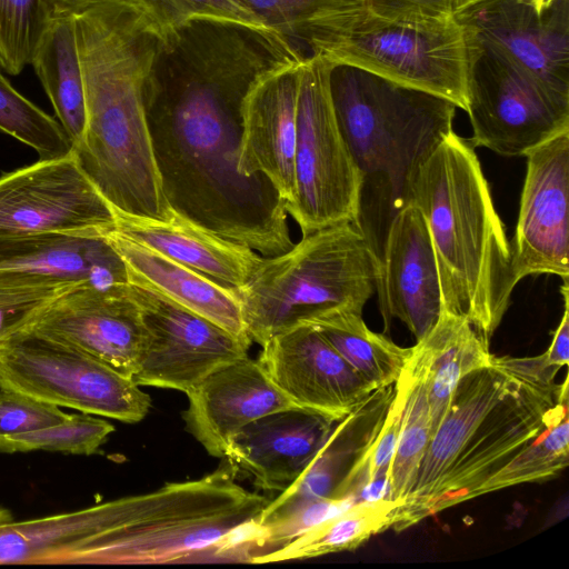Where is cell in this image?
I'll return each mask as SVG.
<instances>
[{
    "label": "cell",
    "mask_w": 569,
    "mask_h": 569,
    "mask_svg": "<svg viewBox=\"0 0 569 569\" xmlns=\"http://www.w3.org/2000/svg\"><path fill=\"white\" fill-rule=\"evenodd\" d=\"M569 462V406L549 426L479 489L482 496L505 488L557 477Z\"/></svg>",
    "instance_id": "obj_30"
},
{
    "label": "cell",
    "mask_w": 569,
    "mask_h": 569,
    "mask_svg": "<svg viewBox=\"0 0 569 569\" xmlns=\"http://www.w3.org/2000/svg\"><path fill=\"white\" fill-rule=\"evenodd\" d=\"M114 224L112 206L72 151L0 176V237L103 233Z\"/></svg>",
    "instance_id": "obj_12"
},
{
    "label": "cell",
    "mask_w": 569,
    "mask_h": 569,
    "mask_svg": "<svg viewBox=\"0 0 569 569\" xmlns=\"http://www.w3.org/2000/svg\"><path fill=\"white\" fill-rule=\"evenodd\" d=\"M186 429L206 451L224 458L233 436L270 412L297 407L248 356L219 367L187 393Z\"/></svg>",
    "instance_id": "obj_19"
},
{
    "label": "cell",
    "mask_w": 569,
    "mask_h": 569,
    "mask_svg": "<svg viewBox=\"0 0 569 569\" xmlns=\"http://www.w3.org/2000/svg\"><path fill=\"white\" fill-rule=\"evenodd\" d=\"M401 413L402 393L395 385V393L378 435L340 485L335 499H350L356 503L387 498Z\"/></svg>",
    "instance_id": "obj_33"
},
{
    "label": "cell",
    "mask_w": 569,
    "mask_h": 569,
    "mask_svg": "<svg viewBox=\"0 0 569 569\" xmlns=\"http://www.w3.org/2000/svg\"><path fill=\"white\" fill-rule=\"evenodd\" d=\"M30 64L73 148L83 137L87 120L74 17L48 19Z\"/></svg>",
    "instance_id": "obj_26"
},
{
    "label": "cell",
    "mask_w": 569,
    "mask_h": 569,
    "mask_svg": "<svg viewBox=\"0 0 569 569\" xmlns=\"http://www.w3.org/2000/svg\"><path fill=\"white\" fill-rule=\"evenodd\" d=\"M332 63L320 56L300 66L297 100L295 194L287 213L302 236L356 224L362 178L341 133L330 91Z\"/></svg>",
    "instance_id": "obj_8"
},
{
    "label": "cell",
    "mask_w": 569,
    "mask_h": 569,
    "mask_svg": "<svg viewBox=\"0 0 569 569\" xmlns=\"http://www.w3.org/2000/svg\"><path fill=\"white\" fill-rule=\"evenodd\" d=\"M128 1L141 12L143 19L159 38L194 19L223 20L260 30H272L266 27L253 13L233 0Z\"/></svg>",
    "instance_id": "obj_36"
},
{
    "label": "cell",
    "mask_w": 569,
    "mask_h": 569,
    "mask_svg": "<svg viewBox=\"0 0 569 569\" xmlns=\"http://www.w3.org/2000/svg\"><path fill=\"white\" fill-rule=\"evenodd\" d=\"M521 3L530 7L537 14H543L556 0H518Z\"/></svg>",
    "instance_id": "obj_43"
},
{
    "label": "cell",
    "mask_w": 569,
    "mask_h": 569,
    "mask_svg": "<svg viewBox=\"0 0 569 569\" xmlns=\"http://www.w3.org/2000/svg\"><path fill=\"white\" fill-rule=\"evenodd\" d=\"M560 293L565 302V310L549 348L542 353L547 365L560 369L569 361V283L562 279Z\"/></svg>",
    "instance_id": "obj_41"
},
{
    "label": "cell",
    "mask_w": 569,
    "mask_h": 569,
    "mask_svg": "<svg viewBox=\"0 0 569 569\" xmlns=\"http://www.w3.org/2000/svg\"><path fill=\"white\" fill-rule=\"evenodd\" d=\"M492 356L489 340L470 322L445 311L432 330L412 347L410 358L421 369L427 385L432 435L460 379L487 365Z\"/></svg>",
    "instance_id": "obj_25"
},
{
    "label": "cell",
    "mask_w": 569,
    "mask_h": 569,
    "mask_svg": "<svg viewBox=\"0 0 569 569\" xmlns=\"http://www.w3.org/2000/svg\"><path fill=\"white\" fill-rule=\"evenodd\" d=\"M479 0H459L455 12Z\"/></svg>",
    "instance_id": "obj_44"
},
{
    "label": "cell",
    "mask_w": 569,
    "mask_h": 569,
    "mask_svg": "<svg viewBox=\"0 0 569 569\" xmlns=\"http://www.w3.org/2000/svg\"><path fill=\"white\" fill-rule=\"evenodd\" d=\"M395 385L402 393V413L387 498L400 506L416 481L432 437V425L425 377L411 358Z\"/></svg>",
    "instance_id": "obj_29"
},
{
    "label": "cell",
    "mask_w": 569,
    "mask_h": 569,
    "mask_svg": "<svg viewBox=\"0 0 569 569\" xmlns=\"http://www.w3.org/2000/svg\"><path fill=\"white\" fill-rule=\"evenodd\" d=\"M330 91L338 124L362 178L355 226L380 260L392 219L411 201L417 169L453 131L457 107L346 64L332 66Z\"/></svg>",
    "instance_id": "obj_5"
},
{
    "label": "cell",
    "mask_w": 569,
    "mask_h": 569,
    "mask_svg": "<svg viewBox=\"0 0 569 569\" xmlns=\"http://www.w3.org/2000/svg\"><path fill=\"white\" fill-rule=\"evenodd\" d=\"M371 11L390 18L436 20L455 16L459 0H361Z\"/></svg>",
    "instance_id": "obj_40"
},
{
    "label": "cell",
    "mask_w": 569,
    "mask_h": 569,
    "mask_svg": "<svg viewBox=\"0 0 569 569\" xmlns=\"http://www.w3.org/2000/svg\"><path fill=\"white\" fill-rule=\"evenodd\" d=\"M68 416L58 406L17 391L0 389V441L59 423Z\"/></svg>",
    "instance_id": "obj_39"
},
{
    "label": "cell",
    "mask_w": 569,
    "mask_h": 569,
    "mask_svg": "<svg viewBox=\"0 0 569 569\" xmlns=\"http://www.w3.org/2000/svg\"><path fill=\"white\" fill-rule=\"evenodd\" d=\"M398 506L388 498L356 502L288 543L256 556L251 563L310 559L357 549L392 527Z\"/></svg>",
    "instance_id": "obj_28"
},
{
    "label": "cell",
    "mask_w": 569,
    "mask_h": 569,
    "mask_svg": "<svg viewBox=\"0 0 569 569\" xmlns=\"http://www.w3.org/2000/svg\"><path fill=\"white\" fill-rule=\"evenodd\" d=\"M258 358L295 406L339 421L373 390L311 323L302 322L261 346Z\"/></svg>",
    "instance_id": "obj_16"
},
{
    "label": "cell",
    "mask_w": 569,
    "mask_h": 569,
    "mask_svg": "<svg viewBox=\"0 0 569 569\" xmlns=\"http://www.w3.org/2000/svg\"><path fill=\"white\" fill-rule=\"evenodd\" d=\"M114 427L90 413H71L63 421L0 441V452L57 451L90 456L106 442Z\"/></svg>",
    "instance_id": "obj_34"
},
{
    "label": "cell",
    "mask_w": 569,
    "mask_h": 569,
    "mask_svg": "<svg viewBox=\"0 0 569 569\" xmlns=\"http://www.w3.org/2000/svg\"><path fill=\"white\" fill-rule=\"evenodd\" d=\"M353 503L350 499H318L262 523L261 553L288 543L325 520L347 510Z\"/></svg>",
    "instance_id": "obj_38"
},
{
    "label": "cell",
    "mask_w": 569,
    "mask_h": 569,
    "mask_svg": "<svg viewBox=\"0 0 569 569\" xmlns=\"http://www.w3.org/2000/svg\"><path fill=\"white\" fill-rule=\"evenodd\" d=\"M0 270L97 288L129 283L127 267L104 232L0 237Z\"/></svg>",
    "instance_id": "obj_21"
},
{
    "label": "cell",
    "mask_w": 569,
    "mask_h": 569,
    "mask_svg": "<svg viewBox=\"0 0 569 569\" xmlns=\"http://www.w3.org/2000/svg\"><path fill=\"white\" fill-rule=\"evenodd\" d=\"M377 291L386 327L399 319L417 341L432 330L443 311L431 237L413 201L389 226Z\"/></svg>",
    "instance_id": "obj_18"
},
{
    "label": "cell",
    "mask_w": 569,
    "mask_h": 569,
    "mask_svg": "<svg viewBox=\"0 0 569 569\" xmlns=\"http://www.w3.org/2000/svg\"><path fill=\"white\" fill-rule=\"evenodd\" d=\"M455 16L541 86L569 97V0L541 16L518 0H479Z\"/></svg>",
    "instance_id": "obj_15"
},
{
    "label": "cell",
    "mask_w": 569,
    "mask_h": 569,
    "mask_svg": "<svg viewBox=\"0 0 569 569\" xmlns=\"http://www.w3.org/2000/svg\"><path fill=\"white\" fill-rule=\"evenodd\" d=\"M114 212L116 232L234 291L247 283L263 258L174 211L169 220Z\"/></svg>",
    "instance_id": "obj_22"
},
{
    "label": "cell",
    "mask_w": 569,
    "mask_h": 569,
    "mask_svg": "<svg viewBox=\"0 0 569 569\" xmlns=\"http://www.w3.org/2000/svg\"><path fill=\"white\" fill-rule=\"evenodd\" d=\"M0 72H2L1 66H0Z\"/></svg>",
    "instance_id": "obj_45"
},
{
    "label": "cell",
    "mask_w": 569,
    "mask_h": 569,
    "mask_svg": "<svg viewBox=\"0 0 569 569\" xmlns=\"http://www.w3.org/2000/svg\"><path fill=\"white\" fill-rule=\"evenodd\" d=\"M395 393V385L373 390L356 409L337 421L300 476L264 507L260 525L336 492L378 435Z\"/></svg>",
    "instance_id": "obj_23"
},
{
    "label": "cell",
    "mask_w": 569,
    "mask_h": 569,
    "mask_svg": "<svg viewBox=\"0 0 569 569\" xmlns=\"http://www.w3.org/2000/svg\"><path fill=\"white\" fill-rule=\"evenodd\" d=\"M46 10L47 17L59 16H77L87 9L112 1H128V0H41Z\"/></svg>",
    "instance_id": "obj_42"
},
{
    "label": "cell",
    "mask_w": 569,
    "mask_h": 569,
    "mask_svg": "<svg viewBox=\"0 0 569 569\" xmlns=\"http://www.w3.org/2000/svg\"><path fill=\"white\" fill-rule=\"evenodd\" d=\"M0 131L32 148L39 159L59 158L72 151L60 122L18 92L2 72Z\"/></svg>",
    "instance_id": "obj_32"
},
{
    "label": "cell",
    "mask_w": 569,
    "mask_h": 569,
    "mask_svg": "<svg viewBox=\"0 0 569 569\" xmlns=\"http://www.w3.org/2000/svg\"><path fill=\"white\" fill-rule=\"evenodd\" d=\"M336 421L290 407L264 415L241 428L224 458L266 491H283L306 469Z\"/></svg>",
    "instance_id": "obj_20"
},
{
    "label": "cell",
    "mask_w": 569,
    "mask_h": 569,
    "mask_svg": "<svg viewBox=\"0 0 569 569\" xmlns=\"http://www.w3.org/2000/svg\"><path fill=\"white\" fill-rule=\"evenodd\" d=\"M519 217L510 241L516 282L531 274L569 278V131L528 151Z\"/></svg>",
    "instance_id": "obj_13"
},
{
    "label": "cell",
    "mask_w": 569,
    "mask_h": 569,
    "mask_svg": "<svg viewBox=\"0 0 569 569\" xmlns=\"http://www.w3.org/2000/svg\"><path fill=\"white\" fill-rule=\"evenodd\" d=\"M468 32L466 112L473 147L520 157L569 131V97L548 90Z\"/></svg>",
    "instance_id": "obj_10"
},
{
    "label": "cell",
    "mask_w": 569,
    "mask_h": 569,
    "mask_svg": "<svg viewBox=\"0 0 569 569\" xmlns=\"http://www.w3.org/2000/svg\"><path fill=\"white\" fill-rule=\"evenodd\" d=\"M289 60L263 73L242 108L238 171L263 176L286 202L295 194V150L300 66Z\"/></svg>",
    "instance_id": "obj_17"
},
{
    "label": "cell",
    "mask_w": 569,
    "mask_h": 569,
    "mask_svg": "<svg viewBox=\"0 0 569 569\" xmlns=\"http://www.w3.org/2000/svg\"><path fill=\"white\" fill-rule=\"evenodd\" d=\"M297 52L279 33L194 19L159 38L144 108L170 208L263 256L288 251L286 202L263 176L238 171L241 108L252 84Z\"/></svg>",
    "instance_id": "obj_1"
},
{
    "label": "cell",
    "mask_w": 569,
    "mask_h": 569,
    "mask_svg": "<svg viewBox=\"0 0 569 569\" xmlns=\"http://www.w3.org/2000/svg\"><path fill=\"white\" fill-rule=\"evenodd\" d=\"M380 260L352 223L317 230L288 251L263 257L237 291L246 331L262 346L333 309L362 312L377 291Z\"/></svg>",
    "instance_id": "obj_6"
},
{
    "label": "cell",
    "mask_w": 569,
    "mask_h": 569,
    "mask_svg": "<svg viewBox=\"0 0 569 569\" xmlns=\"http://www.w3.org/2000/svg\"><path fill=\"white\" fill-rule=\"evenodd\" d=\"M74 286L30 273L0 270V347L30 328L51 301Z\"/></svg>",
    "instance_id": "obj_35"
},
{
    "label": "cell",
    "mask_w": 569,
    "mask_h": 569,
    "mask_svg": "<svg viewBox=\"0 0 569 569\" xmlns=\"http://www.w3.org/2000/svg\"><path fill=\"white\" fill-rule=\"evenodd\" d=\"M41 0H0V66L18 76L31 59L47 24Z\"/></svg>",
    "instance_id": "obj_37"
},
{
    "label": "cell",
    "mask_w": 569,
    "mask_h": 569,
    "mask_svg": "<svg viewBox=\"0 0 569 569\" xmlns=\"http://www.w3.org/2000/svg\"><path fill=\"white\" fill-rule=\"evenodd\" d=\"M0 389L127 423L141 421L151 407L132 378L30 328L0 347Z\"/></svg>",
    "instance_id": "obj_9"
},
{
    "label": "cell",
    "mask_w": 569,
    "mask_h": 569,
    "mask_svg": "<svg viewBox=\"0 0 569 569\" xmlns=\"http://www.w3.org/2000/svg\"><path fill=\"white\" fill-rule=\"evenodd\" d=\"M307 322L375 389L395 385L412 352V347H400L385 335L371 331L362 312L333 309Z\"/></svg>",
    "instance_id": "obj_27"
},
{
    "label": "cell",
    "mask_w": 569,
    "mask_h": 569,
    "mask_svg": "<svg viewBox=\"0 0 569 569\" xmlns=\"http://www.w3.org/2000/svg\"><path fill=\"white\" fill-rule=\"evenodd\" d=\"M311 56L362 69L467 110L469 32L456 16L390 18L359 1L330 16Z\"/></svg>",
    "instance_id": "obj_7"
},
{
    "label": "cell",
    "mask_w": 569,
    "mask_h": 569,
    "mask_svg": "<svg viewBox=\"0 0 569 569\" xmlns=\"http://www.w3.org/2000/svg\"><path fill=\"white\" fill-rule=\"evenodd\" d=\"M266 27L280 33L305 57L327 19L337 10L361 0H233Z\"/></svg>",
    "instance_id": "obj_31"
},
{
    "label": "cell",
    "mask_w": 569,
    "mask_h": 569,
    "mask_svg": "<svg viewBox=\"0 0 569 569\" xmlns=\"http://www.w3.org/2000/svg\"><path fill=\"white\" fill-rule=\"evenodd\" d=\"M30 329L71 346L120 375L134 377L147 331L129 283L74 286L60 293Z\"/></svg>",
    "instance_id": "obj_14"
},
{
    "label": "cell",
    "mask_w": 569,
    "mask_h": 569,
    "mask_svg": "<svg viewBox=\"0 0 569 569\" xmlns=\"http://www.w3.org/2000/svg\"><path fill=\"white\" fill-rule=\"evenodd\" d=\"M411 201L427 223L443 311L490 340L517 286L510 241L471 142L448 133L421 162Z\"/></svg>",
    "instance_id": "obj_4"
},
{
    "label": "cell",
    "mask_w": 569,
    "mask_h": 569,
    "mask_svg": "<svg viewBox=\"0 0 569 569\" xmlns=\"http://www.w3.org/2000/svg\"><path fill=\"white\" fill-rule=\"evenodd\" d=\"M87 120L72 153L98 191L120 213L169 220L144 108V83L158 36L127 2L73 16Z\"/></svg>",
    "instance_id": "obj_3"
},
{
    "label": "cell",
    "mask_w": 569,
    "mask_h": 569,
    "mask_svg": "<svg viewBox=\"0 0 569 569\" xmlns=\"http://www.w3.org/2000/svg\"><path fill=\"white\" fill-rule=\"evenodd\" d=\"M129 292L140 307L147 331L133 380L141 387L187 393L219 367L248 356L250 339L139 284Z\"/></svg>",
    "instance_id": "obj_11"
},
{
    "label": "cell",
    "mask_w": 569,
    "mask_h": 569,
    "mask_svg": "<svg viewBox=\"0 0 569 569\" xmlns=\"http://www.w3.org/2000/svg\"><path fill=\"white\" fill-rule=\"evenodd\" d=\"M536 357H496L458 382L416 481L396 509L403 531L461 502L533 441L568 405V379Z\"/></svg>",
    "instance_id": "obj_2"
},
{
    "label": "cell",
    "mask_w": 569,
    "mask_h": 569,
    "mask_svg": "<svg viewBox=\"0 0 569 569\" xmlns=\"http://www.w3.org/2000/svg\"><path fill=\"white\" fill-rule=\"evenodd\" d=\"M104 234L121 256L130 283L146 287L237 337L250 339L237 291L121 236L113 229Z\"/></svg>",
    "instance_id": "obj_24"
}]
</instances>
